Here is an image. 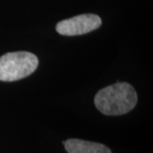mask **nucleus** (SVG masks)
<instances>
[{
  "label": "nucleus",
  "instance_id": "nucleus-1",
  "mask_svg": "<svg viewBox=\"0 0 153 153\" xmlns=\"http://www.w3.org/2000/svg\"><path fill=\"white\" fill-rule=\"evenodd\" d=\"M137 100L136 91L132 85L117 82L100 89L94 97V105L103 114L118 116L134 109Z\"/></svg>",
  "mask_w": 153,
  "mask_h": 153
},
{
  "label": "nucleus",
  "instance_id": "nucleus-4",
  "mask_svg": "<svg viewBox=\"0 0 153 153\" xmlns=\"http://www.w3.org/2000/svg\"><path fill=\"white\" fill-rule=\"evenodd\" d=\"M63 144L68 153H111L109 148L102 144L78 139H70Z\"/></svg>",
  "mask_w": 153,
  "mask_h": 153
},
{
  "label": "nucleus",
  "instance_id": "nucleus-2",
  "mask_svg": "<svg viewBox=\"0 0 153 153\" xmlns=\"http://www.w3.org/2000/svg\"><path fill=\"white\" fill-rule=\"evenodd\" d=\"M38 66L35 55L27 51L10 52L0 56V81L13 82L31 75Z\"/></svg>",
  "mask_w": 153,
  "mask_h": 153
},
{
  "label": "nucleus",
  "instance_id": "nucleus-3",
  "mask_svg": "<svg viewBox=\"0 0 153 153\" xmlns=\"http://www.w3.org/2000/svg\"><path fill=\"white\" fill-rule=\"evenodd\" d=\"M101 25L100 17L94 14H84L66 19L56 25V31L64 36H77L96 30Z\"/></svg>",
  "mask_w": 153,
  "mask_h": 153
}]
</instances>
